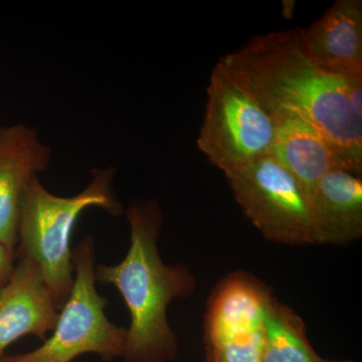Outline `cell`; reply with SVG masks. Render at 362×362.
<instances>
[{"label":"cell","instance_id":"10","mask_svg":"<svg viewBox=\"0 0 362 362\" xmlns=\"http://www.w3.org/2000/svg\"><path fill=\"white\" fill-rule=\"evenodd\" d=\"M298 32L305 52L321 69L341 77H362L361 0H337Z\"/></svg>","mask_w":362,"mask_h":362},{"label":"cell","instance_id":"2","mask_svg":"<svg viewBox=\"0 0 362 362\" xmlns=\"http://www.w3.org/2000/svg\"><path fill=\"white\" fill-rule=\"evenodd\" d=\"M130 246L117 265L98 264L96 282L114 286L130 314L126 362H168L178 351L177 337L169 325L171 302L189 297L197 280L185 265H166L158 250L163 214L156 199H136L126 209Z\"/></svg>","mask_w":362,"mask_h":362},{"label":"cell","instance_id":"9","mask_svg":"<svg viewBox=\"0 0 362 362\" xmlns=\"http://www.w3.org/2000/svg\"><path fill=\"white\" fill-rule=\"evenodd\" d=\"M18 264L0 287V356L21 337L47 339L58 321L59 309L32 257L16 252Z\"/></svg>","mask_w":362,"mask_h":362},{"label":"cell","instance_id":"8","mask_svg":"<svg viewBox=\"0 0 362 362\" xmlns=\"http://www.w3.org/2000/svg\"><path fill=\"white\" fill-rule=\"evenodd\" d=\"M52 158V147L35 128L21 122L0 127V242L14 257L21 199Z\"/></svg>","mask_w":362,"mask_h":362},{"label":"cell","instance_id":"15","mask_svg":"<svg viewBox=\"0 0 362 362\" xmlns=\"http://www.w3.org/2000/svg\"><path fill=\"white\" fill-rule=\"evenodd\" d=\"M343 362H351V361H343Z\"/></svg>","mask_w":362,"mask_h":362},{"label":"cell","instance_id":"7","mask_svg":"<svg viewBox=\"0 0 362 362\" xmlns=\"http://www.w3.org/2000/svg\"><path fill=\"white\" fill-rule=\"evenodd\" d=\"M271 295L267 286L243 272L216 286L204 320L206 362H262L264 309Z\"/></svg>","mask_w":362,"mask_h":362},{"label":"cell","instance_id":"6","mask_svg":"<svg viewBox=\"0 0 362 362\" xmlns=\"http://www.w3.org/2000/svg\"><path fill=\"white\" fill-rule=\"evenodd\" d=\"M233 197L266 240L313 245V214L305 188L271 154L226 175Z\"/></svg>","mask_w":362,"mask_h":362},{"label":"cell","instance_id":"14","mask_svg":"<svg viewBox=\"0 0 362 362\" xmlns=\"http://www.w3.org/2000/svg\"><path fill=\"white\" fill-rule=\"evenodd\" d=\"M14 259L16 257L0 242V287L11 277L14 269Z\"/></svg>","mask_w":362,"mask_h":362},{"label":"cell","instance_id":"11","mask_svg":"<svg viewBox=\"0 0 362 362\" xmlns=\"http://www.w3.org/2000/svg\"><path fill=\"white\" fill-rule=\"evenodd\" d=\"M313 245L346 246L362 237L361 175L333 169L309 192Z\"/></svg>","mask_w":362,"mask_h":362},{"label":"cell","instance_id":"3","mask_svg":"<svg viewBox=\"0 0 362 362\" xmlns=\"http://www.w3.org/2000/svg\"><path fill=\"white\" fill-rule=\"evenodd\" d=\"M116 175L114 166L93 168L87 187L71 197L52 194L40 177L33 178L25 188L18 214L16 252L37 262L59 310L73 288L71 237L81 214L92 207L113 216L124 214L115 189Z\"/></svg>","mask_w":362,"mask_h":362},{"label":"cell","instance_id":"1","mask_svg":"<svg viewBox=\"0 0 362 362\" xmlns=\"http://www.w3.org/2000/svg\"><path fill=\"white\" fill-rule=\"evenodd\" d=\"M218 65L269 114L287 112L312 124L329 143L338 168L361 175L362 117L349 94L362 77H341L316 65L298 28L252 37Z\"/></svg>","mask_w":362,"mask_h":362},{"label":"cell","instance_id":"13","mask_svg":"<svg viewBox=\"0 0 362 362\" xmlns=\"http://www.w3.org/2000/svg\"><path fill=\"white\" fill-rule=\"evenodd\" d=\"M262 362H329L312 349L303 320L273 295L264 309Z\"/></svg>","mask_w":362,"mask_h":362},{"label":"cell","instance_id":"12","mask_svg":"<svg viewBox=\"0 0 362 362\" xmlns=\"http://www.w3.org/2000/svg\"><path fill=\"white\" fill-rule=\"evenodd\" d=\"M270 115L274 124L271 156L309 194L326 173L339 168L334 152L326 138L304 119L287 112Z\"/></svg>","mask_w":362,"mask_h":362},{"label":"cell","instance_id":"5","mask_svg":"<svg viewBox=\"0 0 362 362\" xmlns=\"http://www.w3.org/2000/svg\"><path fill=\"white\" fill-rule=\"evenodd\" d=\"M206 92L197 143L213 165L226 175L271 154L274 124L270 114L218 64Z\"/></svg>","mask_w":362,"mask_h":362},{"label":"cell","instance_id":"4","mask_svg":"<svg viewBox=\"0 0 362 362\" xmlns=\"http://www.w3.org/2000/svg\"><path fill=\"white\" fill-rule=\"evenodd\" d=\"M74 284L59 312L52 334L39 349L4 354L0 362H71L95 354L105 361L123 356L127 328L112 323L105 313L109 301L97 291L95 240L87 235L71 252Z\"/></svg>","mask_w":362,"mask_h":362}]
</instances>
